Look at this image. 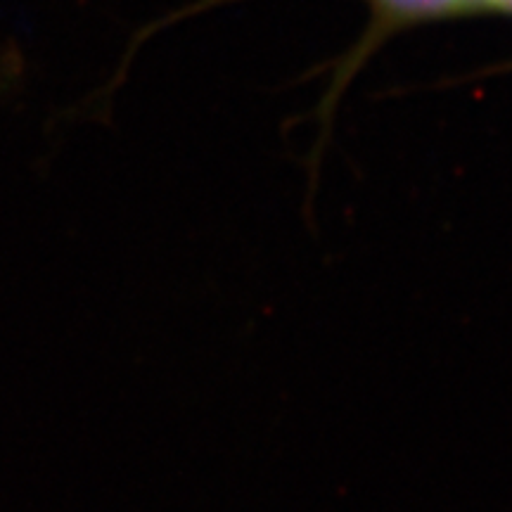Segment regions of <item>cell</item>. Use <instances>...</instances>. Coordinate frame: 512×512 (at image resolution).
Segmentation results:
<instances>
[{
  "instance_id": "obj_1",
  "label": "cell",
  "mask_w": 512,
  "mask_h": 512,
  "mask_svg": "<svg viewBox=\"0 0 512 512\" xmlns=\"http://www.w3.org/2000/svg\"><path fill=\"white\" fill-rule=\"evenodd\" d=\"M444 17L460 15V12L472 10H503L512 12V0H441Z\"/></svg>"
}]
</instances>
